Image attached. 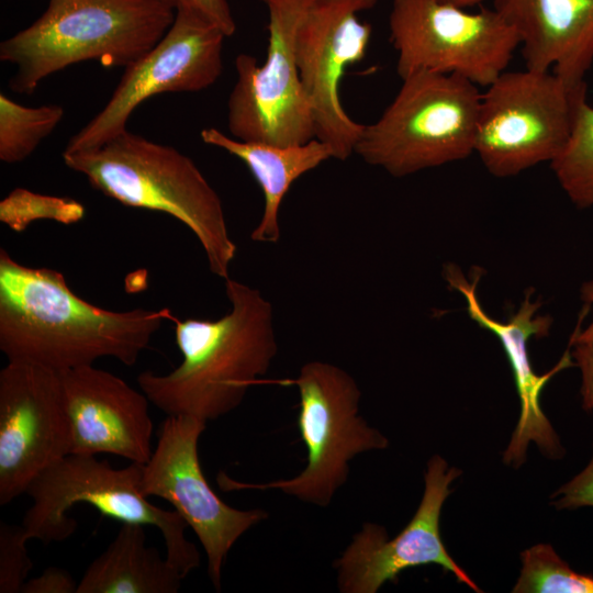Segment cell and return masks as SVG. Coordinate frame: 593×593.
<instances>
[{"label":"cell","mask_w":593,"mask_h":593,"mask_svg":"<svg viewBox=\"0 0 593 593\" xmlns=\"http://www.w3.org/2000/svg\"><path fill=\"white\" fill-rule=\"evenodd\" d=\"M168 309L111 311L74 293L58 270L29 267L0 249V350L8 361L57 372L111 357L133 366Z\"/></svg>","instance_id":"1"},{"label":"cell","mask_w":593,"mask_h":593,"mask_svg":"<svg viewBox=\"0 0 593 593\" xmlns=\"http://www.w3.org/2000/svg\"><path fill=\"white\" fill-rule=\"evenodd\" d=\"M231 310L222 317L177 320L175 337L182 360L166 374L141 372V391L167 416L204 422L238 407L260 383L278 353L271 303L258 289L227 278Z\"/></svg>","instance_id":"2"},{"label":"cell","mask_w":593,"mask_h":593,"mask_svg":"<svg viewBox=\"0 0 593 593\" xmlns=\"http://www.w3.org/2000/svg\"><path fill=\"white\" fill-rule=\"evenodd\" d=\"M63 159L104 195L183 223L201 244L210 271L230 278L237 247L217 192L190 157L125 130L99 147L64 152Z\"/></svg>","instance_id":"3"},{"label":"cell","mask_w":593,"mask_h":593,"mask_svg":"<svg viewBox=\"0 0 593 593\" xmlns=\"http://www.w3.org/2000/svg\"><path fill=\"white\" fill-rule=\"evenodd\" d=\"M175 15L161 0H49L34 23L0 44V59L16 66L9 87L31 94L46 77L86 60L125 68L161 40Z\"/></svg>","instance_id":"4"},{"label":"cell","mask_w":593,"mask_h":593,"mask_svg":"<svg viewBox=\"0 0 593 593\" xmlns=\"http://www.w3.org/2000/svg\"><path fill=\"white\" fill-rule=\"evenodd\" d=\"M481 94L456 74L412 72L381 116L363 126L355 154L394 177L465 159L474 153Z\"/></svg>","instance_id":"5"},{"label":"cell","mask_w":593,"mask_h":593,"mask_svg":"<svg viewBox=\"0 0 593 593\" xmlns=\"http://www.w3.org/2000/svg\"><path fill=\"white\" fill-rule=\"evenodd\" d=\"M142 463L115 469L93 455H67L42 472L26 491L33 500L22 523L26 537L45 544L69 538L77 522L67 512L87 503L122 524L157 528L168 561L186 578L200 566L199 550L186 538L188 525L182 517L175 510L154 505L142 493Z\"/></svg>","instance_id":"6"},{"label":"cell","mask_w":593,"mask_h":593,"mask_svg":"<svg viewBox=\"0 0 593 593\" xmlns=\"http://www.w3.org/2000/svg\"><path fill=\"white\" fill-rule=\"evenodd\" d=\"M300 403L298 428L305 445L306 466L296 475L267 483H238L223 477L231 489H277L298 500L325 507L347 482L349 463L359 454L385 449L388 438L359 415L361 391L344 369L324 361L303 365L294 379Z\"/></svg>","instance_id":"7"},{"label":"cell","mask_w":593,"mask_h":593,"mask_svg":"<svg viewBox=\"0 0 593 593\" xmlns=\"http://www.w3.org/2000/svg\"><path fill=\"white\" fill-rule=\"evenodd\" d=\"M586 85L552 71H503L481 94L474 153L495 177L553 161L567 146Z\"/></svg>","instance_id":"8"},{"label":"cell","mask_w":593,"mask_h":593,"mask_svg":"<svg viewBox=\"0 0 593 593\" xmlns=\"http://www.w3.org/2000/svg\"><path fill=\"white\" fill-rule=\"evenodd\" d=\"M389 30L401 79L429 70L486 88L519 47L517 33L493 8L470 12L440 0H392Z\"/></svg>","instance_id":"9"},{"label":"cell","mask_w":593,"mask_h":593,"mask_svg":"<svg viewBox=\"0 0 593 593\" xmlns=\"http://www.w3.org/2000/svg\"><path fill=\"white\" fill-rule=\"evenodd\" d=\"M268 11L264 63L239 54L237 80L228 98V131L234 138L280 146L315 138L312 110L295 58L298 30L317 0H260Z\"/></svg>","instance_id":"10"},{"label":"cell","mask_w":593,"mask_h":593,"mask_svg":"<svg viewBox=\"0 0 593 593\" xmlns=\"http://www.w3.org/2000/svg\"><path fill=\"white\" fill-rule=\"evenodd\" d=\"M206 422L186 415L167 416L149 460L143 465L141 490L171 504L198 537L208 559V574L221 590L223 566L231 548L250 528L268 518L261 508L227 505L210 486L201 468L198 444Z\"/></svg>","instance_id":"11"},{"label":"cell","mask_w":593,"mask_h":593,"mask_svg":"<svg viewBox=\"0 0 593 593\" xmlns=\"http://www.w3.org/2000/svg\"><path fill=\"white\" fill-rule=\"evenodd\" d=\"M225 34L201 14L176 11L161 40L125 67L103 109L75 134L64 152L96 148L124 132L134 110L148 98L165 92H198L222 74Z\"/></svg>","instance_id":"12"},{"label":"cell","mask_w":593,"mask_h":593,"mask_svg":"<svg viewBox=\"0 0 593 593\" xmlns=\"http://www.w3.org/2000/svg\"><path fill=\"white\" fill-rule=\"evenodd\" d=\"M378 0H317L303 19L295 38L301 85L312 110L315 138L327 144L333 158L355 154L363 124L354 121L340 100L348 66L366 56L371 25L359 14Z\"/></svg>","instance_id":"13"},{"label":"cell","mask_w":593,"mask_h":593,"mask_svg":"<svg viewBox=\"0 0 593 593\" xmlns=\"http://www.w3.org/2000/svg\"><path fill=\"white\" fill-rule=\"evenodd\" d=\"M71 452L59 372L20 361L0 371V505Z\"/></svg>","instance_id":"14"},{"label":"cell","mask_w":593,"mask_h":593,"mask_svg":"<svg viewBox=\"0 0 593 593\" xmlns=\"http://www.w3.org/2000/svg\"><path fill=\"white\" fill-rule=\"evenodd\" d=\"M459 474L458 469H448L440 456L432 457L422 501L402 532L389 539L384 527L365 523L334 561L338 591L376 593L384 583L395 582L409 568L437 564L451 572L459 582L481 592L449 556L439 533L440 512L450 493L449 484Z\"/></svg>","instance_id":"15"},{"label":"cell","mask_w":593,"mask_h":593,"mask_svg":"<svg viewBox=\"0 0 593 593\" xmlns=\"http://www.w3.org/2000/svg\"><path fill=\"white\" fill-rule=\"evenodd\" d=\"M59 374L71 430L70 454H112L142 465L149 460L154 427L143 391L93 365Z\"/></svg>","instance_id":"16"},{"label":"cell","mask_w":593,"mask_h":593,"mask_svg":"<svg viewBox=\"0 0 593 593\" xmlns=\"http://www.w3.org/2000/svg\"><path fill=\"white\" fill-rule=\"evenodd\" d=\"M444 277L450 288L459 291L467 302V312L477 324L492 332L501 342L512 367L517 393L521 401V415L512 440L504 452V461L519 466L525 460L529 441L551 458H560L563 448L549 421L539 405V396L546 383L559 371L575 366L572 353L567 350L558 363L544 376L534 372L527 344L532 336L544 337L549 333L552 318L537 314L539 302L530 301L529 289L518 311L506 322L491 317L481 306L477 295V283L481 270L473 271L469 281L460 269L448 264Z\"/></svg>","instance_id":"17"},{"label":"cell","mask_w":593,"mask_h":593,"mask_svg":"<svg viewBox=\"0 0 593 593\" xmlns=\"http://www.w3.org/2000/svg\"><path fill=\"white\" fill-rule=\"evenodd\" d=\"M515 30L527 69L552 71L571 87L586 85L593 64V0H494Z\"/></svg>","instance_id":"18"},{"label":"cell","mask_w":593,"mask_h":593,"mask_svg":"<svg viewBox=\"0 0 593 593\" xmlns=\"http://www.w3.org/2000/svg\"><path fill=\"white\" fill-rule=\"evenodd\" d=\"M202 141L239 158L260 186L265 208L250 234L254 242L277 243L280 238L279 210L291 184L307 171L333 158L332 148L317 138L301 145L280 146L230 137L215 127L200 134Z\"/></svg>","instance_id":"19"},{"label":"cell","mask_w":593,"mask_h":593,"mask_svg":"<svg viewBox=\"0 0 593 593\" xmlns=\"http://www.w3.org/2000/svg\"><path fill=\"white\" fill-rule=\"evenodd\" d=\"M145 526L123 523L105 550L86 569L76 593H177L184 579L154 547Z\"/></svg>","instance_id":"20"},{"label":"cell","mask_w":593,"mask_h":593,"mask_svg":"<svg viewBox=\"0 0 593 593\" xmlns=\"http://www.w3.org/2000/svg\"><path fill=\"white\" fill-rule=\"evenodd\" d=\"M64 116L57 104L25 107L0 94V159L7 164L25 160L56 128Z\"/></svg>","instance_id":"21"},{"label":"cell","mask_w":593,"mask_h":593,"mask_svg":"<svg viewBox=\"0 0 593 593\" xmlns=\"http://www.w3.org/2000/svg\"><path fill=\"white\" fill-rule=\"evenodd\" d=\"M562 190L578 209L593 206V107L586 99L577 111L571 137L550 163Z\"/></svg>","instance_id":"22"},{"label":"cell","mask_w":593,"mask_h":593,"mask_svg":"<svg viewBox=\"0 0 593 593\" xmlns=\"http://www.w3.org/2000/svg\"><path fill=\"white\" fill-rule=\"evenodd\" d=\"M523 568L515 593H593V577L572 570L549 545L522 552Z\"/></svg>","instance_id":"23"},{"label":"cell","mask_w":593,"mask_h":593,"mask_svg":"<svg viewBox=\"0 0 593 593\" xmlns=\"http://www.w3.org/2000/svg\"><path fill=\"white\" fill-rule=\"evenodd\" d=\"M85 216V206L77 200L13 189L0 202V221L14 232H23L37 220L74 224Z\"/></svg>","instance_id":"24"},{"label":"cell","mask_w":593,"mask_h":593,"mask_svg":"<svg viewBox=\"0 0 593 593\" xmlns=\"http://www.w3.org/2000/svg\"><path fill=\"white\" fill-rule=\"evenodd\" d=\"M23 526L0 523V593H21L33 562Z\"/></svg>","instance_id":"25"},{"label":"cell","mask_w":593,"mask_h":593,"mask_svg":"<svg viewBox=\"0 0 593 593\" xmlns=\"http://www.w3.org/2000/svg\"><path fill=\"white\" fill-rule=\"evenodd\" d=\"M175 11L179 9L192 10L219 27L225 36H232L236 31V23L226 0H161Z\"/></svg>","instance_id":"26"},{"label":"cell","mask_w":593,"mask_h":593,"mask_svg":"<svg viewBox=\"0 0 593 593\" xmlns=\"http://www.w3.org/2000/svg\"><path fill=\"white\" fill-rule=\"evenodd\" d=\"M558 495H560V499L552 502L558 510H577L583 506H593V457L579 474L553 494V496Z\"/></svg>","instance_id":"27"},{"label":"cell","mask_w":593,"mask_h":593,"mask_svg":"<svg viewBox=\"0 0 593 593\" xmlns=\"http://www.w3.org/2000/svg\"><path fill=\"white\" fill-rule=\"evenodd\" d=\"M78 583L64 569L49 567L40 575L27 579L21 593H76Z\"/></svg>","instance_id":"28"},{"label":"cell","mask_w":593,"mask_h":593,"mask_svg":"<svg viewBox=\"0 0 593 593\" xmlns=\"http://www.w3.org/2000/svg\"><path fill=\"white\" fill-rule=\"evenodd\" d=\"M572 357L581 371L582 406L585 411H593V347L583 344L572 345Z\"/></svg>","instance_id":"29"},{"label":"cell","mask_w":593,"mask_h":593,"mask_svg":"<svg viewBox=\"0 0 593 593\" xmlns=\"http://www.w3.org/2000/svg\"><path fill=\"white\" fill-rule=\"evenodd\" d=\"M580 296L584 302V307L571 336L570 346L583 344L593 347V280L585 281L581 286Z\"/></svg>","instance_id":"30"},{"label":"cell","mask_w":593,"mask_h":593,"mask_svg":"<svg viewBox=\"0 0 593 593\" xmlns=\"http://www.w3.org/2000/svg\"><path fill=\"white\" fill-rule=\"evenodd\" d=\"M446 3H450L460 8L469 9L480 4L483 0H440Z\"/></svg>","instance_id":"31"}]
</instances>
